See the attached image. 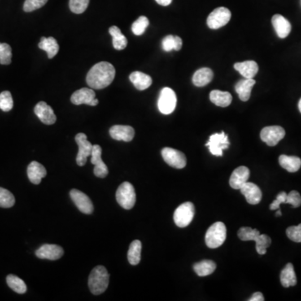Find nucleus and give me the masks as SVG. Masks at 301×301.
Segmentation results:
<instances>
[{"mask_svg":"<svg viewBox=\"0 0 301 301\" xmlns=\"http://www.w3.org/2000/svg\"><path fill=\"white\" fill-rule=\"evenodd\" d=\"M115 75V67L111 63L99 62L89 70L86 76V82L92 89H104L111 85Z\"/></svg>","mask_w":301,"mask_h":301,"instance_id":"nucleus-1","label":"nucleus"},{"mask_svg":"<svg viewBox=\"0 0 301 301\" xmlns=\"http://www.w3.org/2000/svg\"><path fill=\"white\" fill-rule=\"evenodd\" d=\"M110 275L104 266L98 265L92 269L88 280V285L92 294H103L108 288Z\"/></svg>","mask_w":301,"mask_h":301,"instance_id":"nucleus-2","label":"nucleus"},{"mask_svg":"<svg viewBox=\"0 0 301 301\" xmlns=\"http://www.w3.org/2000/svg\"><path fill=\"white\" fill-rule=\"evenodd\" d=\"M238 238L243 241H255L256 250L258 254L263 255L266 254V250L271 245V238L266 234H260L259 231L250 227H243L238 232Z\"/></svg>","mask_w":301,"mask_h":301,"instance_id":"nucleus-3","label":"nucleus"},{"mask_svg":"<svg viewBox=\"0 0 301 301\" xmlns=\"http://www.w3.org/2000/svg\"><path fill=\"white\" fill-rule=\"evenodd\" d=\"M227 237V228L225 224L222 222H217L210 226L207 229L205 242L207 247L210 249H217L220 247Z\"/></svg>","mask_w":301,"mask_h":301,"instance_id":"nucleus-4","label":"nucleus"},{"mask_svg":"<svg viewBox=\"0 0 301 301\" xmlns=\"http://www.w3.org/2000/svg\"><path fill=\"white\" fill-rule=\"evenodd\" d=\"M115 198L121 207H123L124 209H132L137 199L134 187L128 182L123 183L117 188Z\"/></svg>","mask_w":301,"mask_h":301,"instance_id":"nucleus-5","label":"nucleus"},{"mask_svg":"<svg viewBox=\"0 0 301 301\" xmlns=\"http://www.w3.org/2000/svg\"><path fill=\"white\" fill-rule=\"evenodd\" d=\"M195 207L191 202H184L175 210L173 219L175 224L180 228H185L193 221Z\"/></svg>","mask_w":301,"mask_h":301,"instance_id":"nucleus-6","label":"nucleus"},{"mask_svg":"<svg viewBox=\"0 0 301 301\" xmlns=\"http://www.w3.org/2000/svg\"><path fill=\"white\" fill-rule=\"evenodd\" d=\"M176 106V96L173 89L165 87L162 89L158 99V109L164 115H169L174 111Z\"/></svg>","mask_w":301,"mask_h":301,"instance_id":"nucleus-7","label":"nucleus"},{"mask_svg":"<svg viewBox=\"0 0 301 301\" xmlns=\"http://www.w3.org/2000/svg\"><path fill=\"white\" fill-rule=\"evenodd\" d=\"M230 19V10L225 7L217 8L207 17V24L212 29H218L228 24Z\"/></svg>","mask_w":301,"mask_h":301,"instance_id":"nucleus-8","label":"nucleus"},{"mask_svg":"<svg viewBox=\"0 0 301 301\" xmlns=\"http://www.w3.org/2000/svg\"><path fill=\"white\" fill-rule=\"evenodd\" d=\"M75 141L79 146L77 157H76V163L78 166L83 167L87 162V158L92 155L93 145L87 140L86 135L84 133H78L75 136Z\"/></svg>","mask_w":301,"mask_h":301,"instance_id":"nucleus-9","label":"nucleus"},{"mask_svg":"<svg viewBox=\"0 0 301 301\" xmlns=\"http://www.w3.org/2000/svg\"><path fill=\"white\" fill-rule=\"evenodd\" d=\"M206 146H208L210 153L213 155L222 157L223 150L229 147L230 142L228 141V137L225 134V132H221L220 133L213 134L210 137L209 141L206 143Z\"/></svg>","mask_w":301,"mask_h":301,"instance_id":"nucleus-10","label":"nucleus"},{"mask_svg":"<svg viewBox=\"0 0 301 301\" xmlns=\"http://www.w3.org/2000/svg\"><path fill=\"white\" fill-rule=\"evenodd\" d=\"M285 136V131L280 126H271L263 128L260 132V138L268 146H275Z\"/></svg>","mask_w":301,"mask_h":301,"instance_id":"nucleus-11","label":"nucleus"},{"mask_svg":"<svg viewBox=\"0 0 301 301\" xmlns=\"http://www.w3.org/2000/svg\"><path fill=\"white\" fill-rule=\"evenodd\" d=\"M162 156L167 164L176 169H183L186 167V156L180 150L171 147H165L162 150Z\"/></svg>","mask_w":301,"mask_h":301,"instance_id":"nucleus-12","label":"nucleus"},{"mask_svg":"<svg viewBox=\"0 0 301 301\" xmlns=\"http://www.w3.org/2000/svg\"><path fill=\"white\" fill-rule=\"evenodd\" d=\"M71 101L74 105L85 104L88 106H95L98 105L99 101L96 98V93L92 89L82 88L74 92L71 96Z\"/></svg>","mask_w":301,"mask_h":301,"instance_id":"nucleus-13","label":"nucleus"},{"mask_svg":"<svg viewBox=\"0 0 301 301\" xmlns=\"http://www.w3.org/2000/svg\"><path fill=\"white\" fill-rule=\"evenodd\" d=\"M70 195L75 206L80 212L85 214H91L93 213L94 210L93 203L86 194L77 189H72L70 193Z\"/></svg>","mask_w":301,"mask_h":301,"instance_id":"nucleus-14","label":"nucleus"},{"mask_svg":"<svg viewBox=\"0 0 301 301\" xmlns=\"http://www.w3.org/2000/svg\"><path fill=\"white\" fill-rule=\"evenodd\" d=\"M101 146L99 145H93V149H92V164L95 165L94 174L97 177H106L108 175V167L105 164L102 158H101Z\"/></svg>","mask_w":301,"mask_h":301,"instance_id":"nucleus-15","label":"nucleus"},{"mask_svg":"<svg viewBox=\"0 0 301 301\" xmlns=\"http://www.w3.org/2000/svg\"><path fill=\"white\" fill-rule=\"evenodd\" d=\"M35 113L45 125H53L56 122V115L53 109L45 101H40L35 107Z\"/></svg>","mask_w":301,"mask_h":301,"instance_id":"nucleus-16","label":"nucleus"},{"mask_svg":"<svg viewBox=\"0 0 301 301\" xmlns=\"http://www.w3.org/2000/svg\"><path fill=\"white\" fill-rule=\"evenodd\" d=\"M36 256L41 259L57 260L64 254V250L56 245H44L36 252Z\"/></svg>","mask_w":301,"mask_h":301,"instance_id":"nucleus-17","label":"nucleus"},{"mask_svg":"<svg viewBox=\"0 0 301 301\" xmlns=\"http://www.w3.org/2000/svg\"><path fill=\"white\" fill-rule=\"evenodd\" d=\"M250 169L247 167L241 166L236 168L229 179V185L231 188L239 190L240 188L247 183L250 178Z\"/></svg>","mask_w":301,"mask_h":301,"instance_id":"nucleus-18","label":"nucleus"},{"mask_svg":"<svg viewBox=\"0 0 301 301\" xmlns=\"http://www.w3.org/2000/svg\"><path fill=\"white\" fill-rule=\"evenodd\" d=\"M239 190L250 204L256 205L261 201L262 192L256 184L247 182Z\"/></svg>","mask_w":301,"mask_h":301,"instance_id":"nucleus-19","label":"nucleus"},{"mask_svg":"<svg viewBox=\"0 0 301 301\" xmlns=\"http://www.w3.org/2000/svg\"><path fill=\"white\" fill-rule=\"evenodd\" d=\"M110 136L116 141L129 142L134 138L135 130L130 126L115 125L110 129Z\"/></svg>","mask_w":301,"mask_h":301,"instance_id":"nucleus-20","label":"nucleus"},{"mask_svg":"<svg viewBox=\"0 0 301 301\" xmlns=\"http://www.w3.org/2000/svg\"><path fill=\"white\" fill-rule=\"evenodd\" d=\"M272 24L276 29L278 36L281 39H285L289 36L291 31V24L288 19L280 14H275L272 18Z\"/></svg>","mask_w":301,"mask_h":301,"instance_id":"nucleus-21","label":"nucleus"},{"mask_svg":"<svg viewBox=\"0 0 301 301\" xmlns=\"http://www.w3.org/2000/svg\"><path fill=\"white\" fill-rule=\"evenodd\" d=\"M27 174L29 181L32 184L37 185L40 184L41 180L46 176L47 171L42 164L38 162H32L27 168Z\"/></svg>","mask_w":301,"mask_h":301,"instance_id":"nucleus-22","label":"nucleus"},{"mask_svg":"<svg viewBox=\"0 0 301 301\" xmlns=\"http://www.w3.org/2000/svg\"><path fill=\"white\" fill-rule=\"evenodd\" d=\"M233 67L244 77L247 78V79L254 78L257 75V73H258V71H259V66L254 61L238 62V63L234 64Z\"/></svg>","mask_w":301,"mask_h":301,"instance_id":"nucleus-23","label":"nucleus"},{"mask_svg":"<svg viewBox=\"0 0 301 301\" xmlns=\"http://www.w3.org/2000/svg\"><path fill=\"white\" fill-rule=\"evenodd\" d=\"M255 80L253 78L252 79H247L245 78L244 80L238 81L235 85V91L238 93L239 99L242 101H248L250 100L251 96L252 89L255 85Z\"/></svg>","mask_w":301,"mask_h":301,"instance_id":"nucleus-24","label":"nucleus"},{"mask_svg":"<svg viewBox=\"0 0 301 301\" xmlns=\"http://www.w3.org/2000/svg\"><path fill=\"white\" fill-rule=\"evenodd\" d=\"M130 80L139 91H144L150 87L153 84V79L150 75L142 73L141 71H134L129 76Z\"/></svg>","mask_w":301,"mask_h":301,"instance_id":"nucleus-25","label":"nucleus"},{"mask_svg":"<svg viewBox=\"0 0 301 301\" xmlns=\"http://www.w3.org/2000/svg\"><path fill=\"white\" fill-rule=\"evenodd\" d=\"M214 78V72L209 68H201L196 71L193 76V83L198 87H202L209 84Z\"/></svg>","mask_w":301,"mask_h":301,"instance_id":"nucleus-26","label":"nucleus"},{"mask_svg":"<svg viewBox=\"0 0 301 301\" xmlns=\"http://www.w3.org/2000/svg\"><path fill=\"white\" fill-rule=\"evenodd\" d=\"M280 166L289 172H296L301 167V159L295 156L280 155L279 158Z\"/></svg>","mask_w":301,"mask_h":301,"instance_id":"nucleus-27","label":"nucleus"},{"mask_svg":"<svg viewBox=\"0 0 301 301\" xmlns=\"http://www.w3.org/2000/svg\"><path fill=\"white\" fill-rule=\"evenodd\" d=\"M280 282L284 287L294 286L297 284L296 275L294 272V266L289 263L283 268L280 274Z\"/></svg>","mask_w":301,"mask_h":301,"instance_id":"nucleus-28","label":"nucleus"},{"mask_svg":"<svg viewBox=\"0 0 301 301\" xmlns=\"http://www.w3.org/2000/svg\"><path fill=\"white\" fill-rule=\"evenodd\" d=\"M39 48L47 52L48 58L53 59L59 52V46L56 40L53 37H42L39 43Z\"/></svg>","mask_w":301,"mask_h":301,"instance_id":"nucleus-29","label":"nucleus"},{"mask_svg":"<svg viewBox=\"0 0 301 301\" xmlns=\"http://www.w3.org/2000/svg\"><path fill=\"white\" fill-rule=\"evenodd\" d=\"M210 101L216 106L220 107H227L230 105L233 97L228 92H221L218 89H214L210 92Z\"/></svg>","mask_w":301,"mask_h":301,"instance_id":"nucleus-30","label":"nucleus"},{"mask_svg":"<svg viewBox=\"0 0 301 301\" xmlns=\"http://www.w3.org/2000/svg\"><path fill=\"white\" fill-rule=\"evenodd\" d=\"M109 33L112 36L113 47L115 50H123L127 46V39L122 33L117 26H111L109 28Z\"/></svg>","mask_w":301,"mask_h":301,"instance_id":"nucleus-31","label":"nucleus"},{"mask_svg":"<svg viewBox=\"0 0 301 301\" xmlns=\"http://www.w3.org/2000/svg\"><path fill=\"white\" fill-rule=\"evenodd\" d=\"M193 269L198 276L204 277L214 273V270L216 269V263L213 260L205 259L202 261L196 263L193 265Z\"/></svg>","mask_w":301,"mask_h":301,"instance_id":"nucleus-32","label":"nucleus"},{"mask_svg":"<svg viewBox=\"0 0 301 301\" xmlns=\"http://www.w3.org/2000/svg\"><path fill=\"white\" fill-rule=\"evenodd\" d=\"M141 242L140 240H134L130 245L127 254V259L132 265H137L141 261Z\"/></svg>","mask_w":301,"mask_h":301,"instance_id":"nucleus-33","label":"nucleus"},{"mask_svg":"<svg viewBox=\"0 0 301 301\" xmlns=\"http://www.w3.org/2000/svg\"><path fill=\"white\" fill-rule=\"evenodd\" d=\"M6 281L10 288L18 294H24L27 291L25 283L20 278L17 277L14 275H10L6 278Z\"/></svg>","mask_w":301,"mask_h":301,"instance_id":"nucleus-34","label":"nucleus"},{"mask_svg":"<svg viewBox=\"0 0 301 301\" xmlns=\"http://www.w3.org/2000/svg\"><path fill=\"white\" fill-rule=\"evenodd\" d=\"M15 198L10 191L5 188H0V207L9 208L14 206Z\"/></svg>","mask_w":301,"mask_h":301,"instance_id":"nucleus-35","label":"nucleus"},{"mask_svg":"<svg viewBox=\"0 0 301 301\" xmlns=\"http://www.w3.org/2000/svg\"><path fill=\"white\" fill-rule=\"evenodd\" d=\"M12 59V49L6 43H0V64L10 65Z\"/></svg>","mask_w":301,"mask_h":301,"instance_id":"nucleus-36","label":"nucleus"},{"mask_svg":"<svg viewBox=\"0 0 301 301\" xmlns=\"http://www.w3.org/2000/svg\"><path fill=\"white\" fill-rule=\"evenodd\" d=\"M149 19L145 16L139 17L132 24V31L136 36H141L148 27Z\"/></svg>","mask_w":301,"mask_h":301,"instance_id":"nucleus-37","label":"nucleus"},{"mask_svg":"<svg viewBox=\"0 0 301 301\" xmlns=\"http://www.w3.org/2000/svg\"><path fill=\"white\" fill-rule=\"evenodd\" d=\"M14 106V101H13L12 95L10 92L5 91L0 94V109L3 111H10Z\"/></svg>","mask_w":301,"mask_h":301,"instance_id":"nucleus-38","label":"nucleus"},{"mask_svg":"<svg viewBox=\"0 0 301 301\" xmlns=\"http://www.w3.org/2000/svg\"><path fill=\"white\" fill-rule=\"evenodd\" d=\"M89 0H70L69 6L71 12L80 14L85 12L89 5Z\"/></svg>","mask_w":301,"mask_h":301,"instance_id":"nucleus-39","label":"nucleus"},{"mask_svg":"<svg viewBox=\"0 0 301 301\" xmlns=\"http://www.w3.org/2000/svg\"><path fill=\"white\" fill-rule=\"evenodd\" d=\"M48 2V0H25L24 10L25 12H32L42 8Z\"/></svg>","mask_w":301,"mask_h":301,"instance_id":"nucleus-40","label":"nucleus"},{"mask_svg":"<svg viewBox=\"0 0 301 301\" xmlns=\"http://www.w3.org/2000/svg\"><path fill=\"white\" fill-rule=\"evenodd\" d=\"M286 234L289 239L295 243H301V224L291 226L286 229Z\"/></svg>","mask_w":301,"mask_h":301,"instance_id":"nucleus-41","label":"nucleus"},{"mask_svg":"<svg viewBox=\"0 0 301 301\" xmlns=\"http://www.w3.org/2000/svg\"><path fill=\"white\" fill-rule=\"evenodd\" d=\"M285 203L292 205L293 207H298L301 205V196L297 191H291L287 194Z\"/></svg>","mask_w":301,"mask_h":301,"instance_id":"nucleus-42","label":"nucleus"},{"mask_svg":"<svg viewBox=\"0 0 301 301\" xmlns=\"http://www.w3.org/2000/svg\"><path fill=\"white\" fill-rule=\"evenodd\" d=\"M163 48L165 51L169 52L176 48V39L174 36H167L163 40Z\"/></svg>","mask_w":301,"mask_h":301,"instance_id":"nucleus-43","label":"nucleus"},{"mask_svg":"<svg viewBox=\"0 0 301 301\" xmlns=\"http://www.w3.org/2000/svg\"><path fill=\"white\" fill-rule=\"evenodd\" d=\"M286 198H287V193H285V192H281V193H279L277 197H276V200L274 201L270 204V207H269L270 210L279 209L280 205L282 204V203H285Z\"/></svg>","mask_w":301,"mask_h":301,"instance_id":"nucleus-44","label":"nucleus"},{"mask_svg":"<svg viewBox=\"0 0 301 301\" xmlns=\"http://www.w3.org/2000/svg\"><path fill=\"white\" fill-rule=\"evenodd\" d=\"M264 300V297H263V294L261 292H256L254 293L250 299L249 301H263Z\"/></svg>","mask_w":301,"mask_h":301,"instance_id":"nucleus-45","label":"nucleus"},{"mask_svg":"<svg viewBox=\"0 0 301 301\" xmlns=\"http://www.w3.org/2000/svg\"><path fill=\"white\" fill-rule=\"evenodd\" d=\"M175 39H176V48H175V50L178 51L183 47V40H182L181 38L178 37V36H175Z\"/></svg>","mask_w":301,"mask_h":301,"instance_id":"nucleus-46","label":"nucleus"},{"mask_svg":"<svg viewBox=\"0 0 301 301\" xmlns=\"http://www.w3.org/2000/svg\"><path fill=\"white\" fill-rule=\"evenodd\" d=\"M172 0H156V2L158 3V5H162V6H168V5L172 3Z\"/></svg>","mask_w":301,"mask_h":301,"instance_id":"nucleus-47","label":"nucleus"},{"mask_svg":"<svg viewBox=\"0 0 301 301\" xmlns=\"http://www.w3.org/2000/svg\"><path fill=\"white\" fill-rule=\"evenodd\" d=\"M277 210L278 211L276 212V216H281V215H282V213H281V211H280V208Z\"/></svg>","mask_w":301,"mask_h":301,"instance_id":"nucleus-48","label":"nucleus"},{"mask_svg":"<svg viewBox=\"0 0 301 301\" xmlns=\"http://www.w3.org/2000/svg\"><path fill=\"white\" fill-rule=\"evenodd\" d=\"M298 106H299V111H300V113H301V99L299 100V105H298Z\"/></svg>","mask_w":301,"mask_h":301,"instance_id":"nucleus-49","label":"nucleus"}]
</instances>
